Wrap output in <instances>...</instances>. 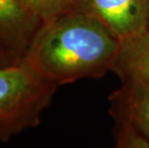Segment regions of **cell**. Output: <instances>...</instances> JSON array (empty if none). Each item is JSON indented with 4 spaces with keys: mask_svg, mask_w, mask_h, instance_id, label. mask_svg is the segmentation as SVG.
<instances>
[{
    "mask_svg": "<svg viewBox=\"0 0 149 148\" xmlns=\"http://www.w3.org/2000/svg\"><path fill=\"white\" fill-rule=\"evenodd\" d=\"M119 42L95 17L71 8L40 25L23 59L61 86L104 76L111 70Z\"/></svg>",
    "mask_w": 149,
    "mask_h": 148,
    "instance_id": "1",
    "label": "cell"
},
{
    "mask_svg": "<svg viewBox=\"0 0 149 148\" xmlns=\"http://www.w3.org/2000/svg\"><path fill=\"white\" fill-rule=\"evenodd\" d=\"M57 88L23 58L0 68V142L37 127Z\"/></svg>",
    "mask_w": 149,
    "mask_h": 148,
    "instance_id": "2",
    "label": "cell"
},
{
    "mask_svg": "<svg viewBox=\"0 0 149 148\" xmlns=\"http://www.w3.org/2000/svg\"><path fill=\"white\" fill-rule=\"evenodd\" d=\"M71 8L93 15L119 40L148 29L149 0H73Z\"/></svg>",
    "mask_w": 149,
    "mask_h": 148,
    "instance_id": "3",
    "label": "cell"
},
{
    "mask_svg": "<svg viewBox=\"0 0 149 148\" xmlns=\"http://www.w3.org/2000/svg\"><path fill=\"white\" fill-rule=\"evenodd\" d=\"M40 25L19 0H0V47L17 60L24 57Z\"/></svg>",
    "mask_w": 149,
    "mask_h": 148,
    "instance_id": "4",
    "label": "cell"
},
{
    "mask_svg": "<svg viewBox=\"0 0 149 148\" xmlns=\"http://www.w3.org/2000/svg\"><path fill=\"white\" fill-rule=\"evenodd\" d=\"M110 113L115 120L133 124L149 138V85L137 81L123 82L110 97Z\"/></svg>",
    "mask_w": 149,
    "mask_h": 148,
    "instance_id": "5",
    "label": "cell"
},
{
    "mask_svg": "<svg viewBox=\"0 0 149 148\" xmlns=\"http://www.w3.org/2000/svg\"><path fill=\"white\" fill-rule=\"evenodd\" d=\"M111 71L122 82L149 85V29L120 40Z\"/></svg>",
    "mask_w": 149,
    "mask_h": 148,
    "instance_id": "6",
    "label": "cell"
},
{
    "mask_svg": "<svg viewBox=\"0 0 149 148\" xmlns=\"http://www.w3.org/2000/svg\"><path fill=\"white\" fill-rule=\"evenodd\" d=\"M24 8L36 17L40 23L54 19L69 10L73 0H19Z\"/></svg>",
    "mask_w": 149,
    "mask_h": 148,
    "instance_id": "7",
    "label": "cell"
},
{
    "mask_svg": "<svg viewBox=\"0 0 149 148\" xmlns=\"http://www.w3.org/2000/svg\"><path fill=\"white\" fill-rule=\"evenodd\" d=\"M116 146L119 148H149V138L130 122L116 120Z\"/></svg>",
    "mask_w": 149,
    "mask_h": 148,
    "instance_id": "8",
    "label": "cell"
},
{
    "mask_svg": "<svg viewBox=\"0 0 149 148\" xmlns=\"http://www.w3.org/2000/svg\"><path fill=\"white\" fill-rule=\"evenodd\" d=\"M18 61H20V60H17L11 53L0 47V68L8 67V65L15 64Z\"/></svg>",
    "mask_w": 149,
    "mask_h": 148,
    "instance_id": "9",
    "label": "cell"
},
{
    "mask_svg": "<svg viewBox=\"0 0 149 148\" xmlns=\"http://www.w3.org/2000/svg\"><path fill=\"white\" fill-rule=\"evenodd\" d=\"M148 29H149V17H148Z\"/></svg>",
    "mask_w": 149,
    "mask_h": 148,
    "instance_id": "10",
    "label": "cell"
}]
</instances>
